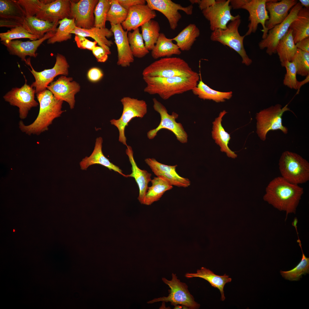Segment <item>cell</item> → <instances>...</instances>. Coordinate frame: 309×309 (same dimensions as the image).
<instances>
[{"mask_svg": "<svg viewBox=\"0 0 309 309\" xmlns=\"http://www.w3.org/2000/svg\"><path fill=\"white\" fill-rule=\"evenodd\" d=\"M92 51L98 62H104L107 60L108 55L101 46H96Z\"/></svg>", "mask_w": 309, "mask_h": 309, "instance_id": "49", "label": "cell"}, {"mask_svg": "<svg viewBox=\"0 0 309 309\" xmlns=\"http://www.w3.org/2000/svg\"><path fill=\"white\" fill-rule=\"evenodd\" d=\"M39 104L38 115L34 122L26 125L22 121L19 123L21 131L28 135H39L48 130L54 120L60 117L64 111L62 110L63 101L56 98L48 89L36 94Z\"/></svg>", "mask_w": 309, "mask_h": 309, "instance_id": "2", "label": "cell"}, {"mask_svg": "<svg viewBox=\"0 0 309 309\" xmlns=\"http://www.w3.org/2000/svg\"><path fill=\"white\" fill-rule=\"evenodd\" d=\"M35 89L28 85L25 81L20 88H13L3 97L4 100L12 106L19 108V117L25 119L29 111L33 107H37L38 103L35 99Z\"/></svg>", "mask_w": 309, "mask_h": 309, "instance_id": "12", "label": "cell"}, {"mask_svg": "<svg viewBox=\"0 0 309 309\" xmlns=\"http://www.w3.org/2000/svg\"><path fill=\"white\" fill-rule=\"evenodd\" d=\"M200 34L198 27L195 24L191 23L171 39L176 42V45L181 51H188Z\"/></svg>", "mask_w": 309, "mask_h": 309, "instance_id": "37", "label": "cell"}, {"mask_svg": "<svg viewBox=\"0 0 309 309\" xmlns=\"http://www.w3.org/2000/svg\"><path fill=\"white\" fill-rule=\"evenodd\" d=\"M151 182L152 185L148 187L142 203L147 205L159 200L165 192L173 188V186L161 177H154Z\"/></svg>", "mask_w": 309, "mask_h": 309, "instance_id": "34", "label": "cell"}, {"mask_svg": "<svg viewBox=\"0 0 309 309\" xmlns=\"http://www.w3.org/2000/svg\"><path fill=\"white\" fill-rule=\"evenodd\" d=\"M172 279L169 280L163 278V282L170 288L169 290V294L167 297H163L154 299L149 302V303L163 301L170 302L174 306L181 304L187 307L189 309L199 308L200 305L196 302L193 296L189 292L188 286L184 283L180 282L178 279L176 274L172 273Z\"/></svg>", "mask_w": 309, "mask_h": 309, "instance_id": "9", "label": "cell"}, {"mask_svg": "<svg viewBox=\"0 0 309 309\" xmlns=\"http://www.w3.org/2000/svg\"><path fill=\"white\" fill-rule=\"evenodd\" d=\"M103 76L102 71L99 68H93L90 69L88 73L89 79L92 82H97Z\"/></svg>", "mask_w": 309, "mask_h": 309, "instance_id": "50", "label": "cell"}, {"mask_svg": "<svg viewBox=\"0 0 309 309\" xmlns=\"http://www.w3.org/2000/svg\"><path fill=\"white\" fill-rule=\"evenodd\" d=\"M249 0H230V4L233 9H241L242 7Z\"/></svg>", "mask_w": 309, "mask_h": 309, "instance_id": "53", "label": "cell"}, {"mask_svg": "<svg viewBox=\"0 0 309 309\" xmlns=\"http://www.w3.org/2000/svg\"><path fill=\"white\" fill-rule=\"evenodd\" d=\"M200 75V80L197 86L191 90L194 95L200 99L212 100L219 103L224 102L232 97L233 93L231 91L222 92L213 90L203 81Z\"/></svg>", "mask_w": 309, "mask_h": 309, "instance_id": "35", "label": "cell"}, {"mask_svg": "<svg viewBox=\"0 0 309 309\" xmlns=\"http://www.w3.org/2000/svg\"><path fill=\"white\" fill-rule=\"evenodd\" d=\"M197 73L183 59L170 57L161 58L152 63L143 70L142 75L150 77H188Z\"/></svg>", "mask_w": 309, "mask_h": 309, "instance_id": "4", "label": "cell"}, {"mask_svg": "<svg viewBox=\"0 0 309 309\" xmlns=\"http://www.w3.org/2000/svg\"><path fill=\"white\" fill-rule=\"evenodd\" d=\"M281 64L286 69L283 84L290 89L298 90V81L296 78L297 71L294 62L287 61L281 63Z\"/></svg>", "mask_w": 309, "mask_h": 309, "instance_id": "46", "label": "cell"}, {"mask_svg": "<svg viewBox=\"0 0 309 309\" xmlns=\"http://www.w3.org/2000/svg\"><path fill=\"white\" fill-rule=\"evenodd\" d=\"M71 33L92 38L104 49L108 55L111 54L110 47L113 43L111 40L107 39L113 35L110 29L106 27L100 28L94 27L89 29H84L76 27Z\"/></svg>", "mask_w": 309, "mask_h": 309, "instance_id": "29", "label": "cell"}, {"mask_svg": "<svg viewBox=\"0 0 309 309\" xmlns=\"http://www.w3.org/2000/svg\"><path fill=\"white\" fill-rule=\"evenodd\" d=\"M98 0H80L76 2L70 0L72 19L77 27L89 29L94 27V11Z\"/></svg>", "mask_w": 309, "mask_h": 309, "instance_id": "17", "label": "cell"}, {"mask_svg": "<svg viewBox=\"0 0 309 309\" xmlns=\"http://www.w3.org/2000/svg\"><path fill=\"white\" fill-rule=\"evenodd\" d=\"M279 165L282 177L290 183L298 185L309 180V163L297 153L284 151L279 160Z\"/></svg>", "mask_w": 309, "mask_h": 309, "instance_id": "5", "label": "cell"}, {"mask_svg": "<svg viewBox=\"0 0 309 309\" xmlns=\"http://www.w3.org/2000/svg\"><path fill=\"white\" fill-rule=\"evenodd\" d=\"M200 74L197 73L190 77L168 78L143 76L146 84L144 92L150 95L157 94L164 100L176 94L192 90L197 85Z\"/></svg>", "mask_w": 309, "mask_h": 309, "instance_id": "3", "label": "cell"}, {"mask_svg": "<svg viewBox=\"0 0 309 309\" xmlns=\"http://www.w3.org/2000/svg\"><path fill=\"white\" fill-rule=\"evenodd\" d=\"M119 4L125 9L128 10L131 7L138 5H144V0H117Z\"/></svg>", "mask_w": 309, "mask_h": 309, "instance_id": "51", "label": "cell"}, {"mask_svg": "<svg viewBox=\"0 0 309 309\" xmlns=\"http://www.w3.org/2000/svg\"><path fill=\"white\" fill-rule=\"evenodd\" d=\"M141 34L146 48L152 50L159 36L160 27L158 22L153 19L147 22L141 26Z\"/></svg>", "mask_w": 309, "mask_h": 309, "instance_id": "39", "label": "cell"}, {"mask_svg": "<svg viewBox=\"0 0 309 309\" xmlns=\"http://www.w3.org/2000/svg\"><path fill=\"white\" fill-rule=\"evenodd\" d=\"M230 2V0H216L213 5L202 11L203 15L209 21L212 31L226 29L229 21L240 17L239 15L233 16L231 14Z\"/></svg>", "mask_w": 309, "mask_h": 309, "instance_id": "14", "label": "cell"}, {"mask_svg": "<svg viewBox=\"0 0 309 309\" xmlns=\"http://www.w3.org/2000/svg\"><path fill=\"white\" fill-rule=\"evenodd\" d=\"M110 30L114 37L118 52L117 64L122 67L130 66L134 61L128 38V32L124 30L121 24H110Z\"/></svg>", "mask_w": 309, "mask_h": 309, "instance_id": "22", "label": "cell"}, {"mask_svg": "<svg viewBox=\"0 0 309 309\" xmlns=\"http://www.w3.org/2000/svg\"><path fill=\"white\" fill-rule=\"evenodd\" d=\"M58 23L59 25L54 35L47 39L48 44L61 42L72 38L71 33L76 27L74 19L66 18L59 21Z\"/></svg>", "mask_w": 309, "mask_h": 309, "instance_id": "38", "label": "cell"}, {"mask_svg": "<svg viewBox=\"0 0 309 309\" xmlns=\"http://www.w3.org/2000/svg\"><path fill=\"white\" fill-rule=\"evenodd\" d=\"M292 62L296 67L297 74L302 76L309 75V52L298 49Z\"/></svg>", "mask_w": 309, "mask_h": 309, "instance_id": "45", "label": "cell"}, {"mask_svg": "<svg viewBox=\"0 0 309 309\" xmlns=\"http://www.w3.org/2000/svg\"><path fill=\"white\" fill-rule=\"evenodd\" d=\"M263 197L264 201L280 211L295 213L304 193L298 185L289 182L282 177H276L269 183Z\"/></svg>", "mask_w": 309, "mask_h": 309, "instance_id": "1", "label": "cell"}, {"mask_svg": "<svg viewBox=\"0 0 309 309\" xmlns=\"http://www.w3.org/2000/svg\"><path fill=\"white\" fill-rule=\"evenodd\" d=\"M288 106L286 104L282 107L281 104H277L256 114V133L261 140H266L268 133L271 130H279L284 134H287L288 129L283 125L282 117L286 111L292 112Z\"/></svg>", "mask_w": 309, "mask_h": 309, "instance_id": "7", "label": "cell"}, {"mask_svg": "<svg viewBox=\"0 0 309 309\" xmlns=\"http://www.w3.org/2000/svg\"><path fill=\"white\" fill-rule=\"evenodd\" d=\"M52 0H18L24 10L27 17L35 16L45 4Z\"/></svg>", "mask_w": 309, "mask_h": 309, "instance_id": "47", "label": "cell"}, {"mask_svg": "<svg viewBox=\"0 0 309 309\" xmlns=\"http://www.w3.org/2000/svg\"><path fill=\"white\" fill-rule=\"evenodd\" d=\"M215 1V0H199L198 4L199 8L202 11L213 5Z\"/></svg>", "mask_w": 309, "mask_h": 309, "instance_id": "54", "label": "cell"}, {"mask_svg": "<svg viewBox=\"0 0 309 309\" xmlns=\"http://www.w3.org/2000/svg\"><path fill=\"white\" fill-rule=\"evenodd\" d=\"M74 40L78 48L92 51L96 46L97 43L95 41H90L85 37L78 35H75Z\"/></svg>", "mask_w": 309, "mask_h": 309, "instance_id": "48", "label": "cell"}, {"mask_svg": "<svg viewBox=\"0 0 309 309\" xmlns=\"http://www.w3.org/2000/svg\"><path fill=\"white\" fill-rule=\"evenodd\" d=\"M297 49L294 41L292 31L289 29L276 47V53L281 63L287 61L292 62Z\"/></svg>", "mask_w": 309, "mask_h": 309, "instance_id": "36", "label": "cell"}, {"mask_svg": "<svg viewBox=\"0 0 309 309\" xmlns=\"http://www.w3.org/2000/svg\"><path fill=\"white\" fill-rule=\"evenodd\" d=\"M298 49L309 52V37L304 38L296 44Z\"/></svg>", "mask_w": 309, "mask_h": 309, "instance_id": "52", "label": "cell"}, {"mask_svg": "<svg viewBox=\"0 0 309 309\" xmlns=\"http://www.w3.org/2000/svg\"><path fill=\"white\" fill-rule=\"evenodd\" d=\"M120 101L123 106L120 117L117 120L112 119L110 122L118 129L119 141L127 146L126 138L124 134L125 128L132 118L136 117H144L147 112V105L144 100L129 97H124Z\"/></svg>", "mask_w": 309, "mask_h": 309, "instance_id": "8", "label": "cell"}, {"mask_svg": "<svg viewBox=\"0 0 309 309\" xmlns=\"http://www.w3.org/2000/svg\"><path fill=\"white\" fill-rule=\"evenodd\" d=\"M297 3L296 0H282L279 2L276 0H268L266 8L270 16L265 26L268 30L282 22L288 16L290 9Z\"/></svg>", "mask_w": 309, "mask_h": 309, "instance_id": "25", "label": "cell"}, {"mask_svg": "<svg viewBox=\"0 0 309 309\" xmlns=\"http://www.w3.org/2000/svg\"><path fill=\"white\" fill-rule=\"evenodd\" d=\"M25 12L15 0H0V27L13 28L23 26Z\"/></svg>", "mask_w": 309, "mask_h": 309, "instance_id": "18", "label": "cell"}, {"mask_svg": "<svg viewBox=\"0 0 309 309\" xmlns=\"http://www.w3.org/2000/svg\"><path fill=\"white\" fill-rule=\"evenodd\" d=\"M72 80V78L62 76L47 88L57 99L68 102L71 109L74 106L75 95L80 89L79 84Z\"/></svg>", "mask_w": 309, "mask_h": 309, "instance_id": "19", "label": "cell"}, {"mask_svg": "<svg viewBox=\"0 0 309 309\" xmlns=\"http://www.w3.org/2000/svg\"><path fill=\"white\" fill-rule=\"evenodd\" d=\"M102 142L103 139L102 137L96 138L94 150L91 155L88 157H86L80 162L81 169L86 170L90 166L95 164H100L110 170H113L124 177H127V175L123 174L118 167L111 162L104 155L102 150Z\"/></svg>", "mask_w": 309, "mask_h": 309, "instance_id": "26", "label": "cell"}, {"mask_svg": "<svg viewBox=\"0 0 309 309\" xmlns=\"http://www.w3.org/2000/svg\"><path fill=\"white\" fill-rule=\"evenodd\" d=\"M227 113L225 110L221 112L213 122L212 136L221 152L225 153L229 157L235 159L237 157V154L228 146L231 139L230 134L225 131L221 123L223 118Z\"/></svg>", "mask_w": 309, "mask_h": 309, "instance_id": "28", "label": "cell"}, {"mask_svg": "<svg viewBox=\"0 0 309 309\" xmlns=\"http://www.w3.org/2000/svg\"><path fill=\"white\" fill-rule=\"evenodd\" d=\"M147 5L152 10L157 11L163 14L168 19L171 29L175 30L178 23L182 17L179 10L183 11L190 15L193 12V6L191 4L183 7L180 4L171 0H146Z\"/></svg>", "mask_w": 309, "mask_h": 309, "instance_id": "15", "label": "cell"}, {"mask_svg": "<svg viewBox=\"0 0 309 309\" xmlns=\"http://www.w3.org/2000/svg\"><path fill=\"white\" fill-rule=\"evenodd\" d=\"M111 2L106 21H109L110 24H121L126 19L128 11L121 6L117 0H111Z\"/></svg>", "mask_w": 309, "mask_h": 309, "instance_id": "42", "label": "cell"}, {"mask_svg": "<svg viewBox=\"0 0 309 309\" xmlns=\"http://www.w3.org/2000/svg\"><path fill=\"white\" fill-rule=\"evenodd\" d=\"M111 0H99L94 11L95 21L94 27H106L107 13L111 5Z\"/></svg>", "mask_w": 309, "mask_h": 309, "instance_id": "43", "label": "cell"}, {"mask_svg": "<svg viewBox=\"0 0 309 309\" xmlns=\"http://www.w3.org/2000/svg\"><path fill=\"white\" fill-rule=\"evenodd\" d=\"M126 153L128 157L132 166V173L127 175V177L134 178L138 186L139 194L138 199L142 204L143 201L148 189V184L151 180L152 175L145 170L140 169L137 166L133 157V152L131 147L127 145Z\"/></svg>", "mask_w": 309, "mask_h": 309, "instance_id": "27", "label": "cell"}, {"mask_svg": "<svg viewBox=\"0 0 309 309\" xmlns=\"http://www.w3.org/2000/svg\"><path fill=\"white\" fill-rule=\"evenodd\" d=\"M298 239L297 242L302 252V259L300 263L294 268L288 271L280 270V273L282 277L286 280L291 281H298L302 277V275H305L309 273V258L304 255L302 247L301 241L297 234Z\"/></svg>", "mask_w": 309, "mask_h": 309, "instance_id": "40", "label": "cell"}, {"mask_svg": "<svg viewBox=\"0 0 309 309\" xmlns=\"http://www.w3.org/2000/svg\"><path fill=\"white\" fill-rule=\"evenodd\" d=\"M199 0H189L190 2L191 3L192 5L194 4H198Z\"/></svg>", "mask_w": 309, "mask_h": 309, "instance_id": "57", "label": "cell"}, {"mask_svg": "<svg viewBox=\"0 0 309 309\" xmlns=\"http://www.w3.org/2000/svg\"><path fill=\"white\" fill-rule=\"evenodd\" d=\"M268 1V0H249L242 7L241 9L247 10L249 14L248 20L250 22L248 25V29L244 35L245 36L255 32L258 24L260 23L263 29L262 39L266 37L268 30L266 27L265 23L269 17L266 8Z\"/></svg>", "mask_w": 309, "mask_h": 309, "instance_id": "16", "label": "cell"}, {"mask_svg": "<svg viewBox=\"0 0 309 309\" xmlns=\"http://www.w3.org/2000/svg\"><path fill=\"white\" fill-rule=\"evenodd\" d=\"M146 163L157 177H163L171 185L179 187H187L191 185L190 180L180 176L176 171L177 165H169L162 164L155 159H145Z\"/></svg>", "mask_w": 309, "mask_h": 309, "instance_id": "21", "label": "cell"}, {"mask_svg": "<svg viewBox=\"0 0 309 309\" xmlns=\"http://www.w3.org/2000/svg\"><path fill=\"white\" fill-rule=\"evenodd\" d=\"M35 16L51 22H58L66 18L72 19L70 0H52L45 5Z\"/></svg>", "mask_w": 309, "mask_h": 309, "instance_id": "23", "label": "cell"}, {"mask_svg": "<svg viewBox=\"0 0 309 309\" xmlns=\"http://www.w3.org/2000/svg\"><path fill=\"white\" fill-rule=\"evenodd\" d=\"M55 32H47L42 38L36 40L23 41L16 39L6 42H1V43L6 47L10 54L16 56L22 61L25 62L27 56L36 57L37 54L36 52L38 47L43 42L52 37Z\"/></svg>", "mask_w": 309, "mask_h": 309, "instance_id": "20", "label": "cell"}, {"mask_svg": "<svg viewBox=\"0 0 309 309\" xmlns=\"http://www.w3.org/2000/svg\"><path fill=\"white\" fill-rule=\"evenodd\" d=\"M241 23L240 17L231 21L225 29H217L212 32L210 39L227 46L237 52L241 57L242 62L247 66L250 65L251 59L247 55L243 45L245 35L239 34L238 28Z\"/></svg>", "mask_w": 309, "mask_h": 309, "instance_id": "6", "label": "cell"}, {"mask_svg": "<svg viewBox=\"0 0 309 309\" xmlns=\"http://www.w3.org/2000/svg\"><path fill=\"white\" fill-rule=\"evenodd\" d=\"M128 11L126 19L121 24L123 29L128 32L138 28L157 16L155 11L145 4L133 6Z\"/></svg>", "mask_w": 309, "mask_h": 309, "instance_id": "24", "label": "cell"}, {"mask_svg": "<svg viewBox=\"0 0 309 309\" xmlns=\"http://www.w3.org/2000/svg\"><path fill=\"white\" fill-rule=\"evenodd\" d=\"M30 61V59L28 58L25 62L31 68V70L29 69L34 76L35 81L31 86L35 88L36 94L46 90L49 84L57 76L60 75L66 76L68 74L69 65L65 57L61 54H57L56 63L53 68L41 72L35 71Z\"/></svg>", "mask_w": 309, "mask_h": 309, "instance_id": "11", "label": "cell"}, {"mask_svg": "<svg viewBox=\"0 0 309 309\" xmlns=\"http://www.w3.org/2000/svg\"><path fill=\"white\" fill-rule=\"evenodd\" d=\"M289 29L292 31L295 44L302 39L309 37V9L302 8Z\"/></svg>", "mask_w": 309, "mask_h": 309, "instance_id": "32", "label": "cell"}, {"mask_svg": "<svg viewBox=\"0 0 309 309\" xmlns=\"http://www.w3.org/2000/svg\"><path fill=\"white\" fill-rule=\"evenodd\" d=\"M185 276L187 278L193 277H199L207 281L211 286L218 289L220 292L221 296V299L222 301L224 300L225 297L224 296L223 289L225 284L231 282L232 279L226 274L223 276H219L215 274L212 271L205 267H202L200 269L198 270L195 273H187Z\"/></svg>", "mask_w": 309, "mask_h": 309, "instance_id": "30", "label": "cell"}, {"mask_svg": "<svg viewBox=\"0 0 309 309\" xmlns=\"http://www.w3.org/2000/svg\"><path fill=\"white\" fill-rule=\"evenodd\" d=\"M154 109L158 112L161 120L158 126L155 128L150 130L147 133L148 138L150 139L154 138L157 133L162 129H165L172 132L177 139L182 143H185L188 140V135L181 123L176 121L179 116L176 113L173 112L171 114L168 113L166 107L156 98L153 99Z\"/></svg>", "mask_w": 309, "mask_h": 309, "instance_id": "10", "label": "cell"}, {"mask_svg": "<svg viewBox=\"0 0 309 309\" xmlns=\"http://www.w3.org/2000/svg\"><path fill=\"white\" fill-rule=\"evenodd\" d=\"M299 2L303 7H304L309 9V0H299Z\"/></svg>", "mask_w": 309, "mask_h": 309, "instance_id": "56", "label": "cell"}, {"mask_svg": "<svg viewBox=\"0 0 309 309\" xmlns=\"http://www.w3.org/2000/svg\"><path fill=\"white\" fill-rule=\"evenodd\" d=\"M0 38L2 42L20 38H28L31 41L38 39L36 36L29 33L23 26L17 27L6 32L0 33Z\"/></svg>", "mask_w": 309, "mask_h": 309, "instance_id": "44", "label": "cell"}, {"mask_svg": "<svg viewBox=\"0 0 309 309\" xmlns=\"http://www.w3.org/2000/svg\"><path fill=\"white\" fill-rule=\"evenodd\" d=\"M181 51L174 43L171 39L167 38L163 33H160L154 47L151 50V55L154 59L161 58L171 57L173 55H179Z\"/></svg>", "mask_w": 309, "mask_h": 309, "instance_id": "33", "label": "cell"}, {"mask_svg": "<svg viewBox=\"0 0 309 309\" xmlns=\"http://www.w3.org/2000/svg\"><path fill=\"white\" fill-rule=\"evenodd\" d=\"M309 75H308L306 76V78L302 81H298V91L299 90V89L301 86L309 82Z\"/></svg>", "mask_w": 309, "mask_h": 309, "instance_id": "55", "label": "cell"}, {"mask_svg": "<svg viewBox=\"0 0 309 309\" xmlns=\"http://www.w3.org/2000/svg\"><path fill=\"white\" fill-rule=\"evenodd\" d=\"M302 7L300 3L298 2L282 22L268 31L266 38L259 42V48L261 49L266 48V53L270 56L276 53L278 43L286 34L290 24L296 19L299 11Z\"/></svg>", "mask_w": 309, "mask_h": 309, "instance_id": "13", "label": "cell"}, {"mask_svg": "<svg viewBox=\"0 0 309 309\" xmlns=\"http://www.w3.org/2000/svg\"><path fill=\"white\" fill-rule=\"evenodd\" d=\"M128 38L130 47L134 57L142 58L149 53L146 48L139 28L132 32H128Z\"/></svg>", "mask_w": 309, "mask_h": 309, "instance_id": "41", "label": "cell"}, {"mask_svg": "<svg viewBox=\"0 0 309 309\" xmlns=\"http://www.w3.org/2000/svg\"><path fill=\"white\" fill-rule=\"evenodd\" d=\"M58 22H50L39 19L35 16L26 17L23 26L29 33L36 36L39 39L47 32H55Z\"/></svg>", "mask_w": 309, "mask_h": 309, "instance_id": "31", "label": "cell"}]
</instances>
